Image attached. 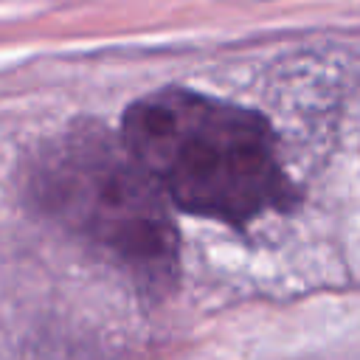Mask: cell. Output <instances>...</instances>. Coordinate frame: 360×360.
I'll list each match as a JSON object with an SVG mask.
<instances>
[{
    "label": "cell",
    "instance_id": "cell-1",
    "mask_svg": "<svg viewBox=\"0 0 360 360\" xmlns=\"http://www.w3.org/2000/svg\"><path fill=\"white\" fill-rule=\"evenodd\" d=\"M121 143L188 214L245 225L290 200L276 138L248 107L166 87L124 112Z\"/></svg>",
    "mask_w": 360,
    "mask_h": 360
},
{
    "label": "cell",
    "instance_id": "cell-2",
    "mask_svg": "<svg viewBox=\"0 0 360 360\" xmlns=\"http://www.w3.org/2000/svg\"><path fill=\"white\" fill-rule=\"evenodd\" d=\"M34 191L45 211L87 236L127 270L149 281L174 276L177 242L160 188L98 129L65 135L42 155Z\"/></svg>",
    "mask_w": 360,
    "mask_h": 360
}]
</instances>
